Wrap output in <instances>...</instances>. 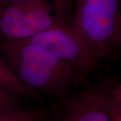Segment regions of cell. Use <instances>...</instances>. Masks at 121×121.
<instances>
[{
    "instance_id": "cell-1",
    "label": "cell",
    "mask_w": 121,
    "mask_h": 121,
    "mask_svg": "<svg viewBox=\"0 0 121 121\" xmlns=\"http://www.w3.org/2000/svg\"><path fill=\"white\" fill-rule=\"evenodd\" d=\"M0 51L13 74L34 90L64 99L77 86L72 69L44 48L24 40L2 41Z\"/></svg>"
},
{
    "instance_id": "cell-2",
    "label": "cell",
    "mask_w": 121,
    "mask_h": 121,
    "mask_svg": "<svg viewBox=\"0 0 121 121\" xmlns=\"http://www.w3.org/2000/svg\"><path fill=\"white\" fill-rule=\"evenodd\" d=\"M71 25L98 59L113 56L121 45V0H71Z\"/></svg>"
},
{
    "instance_id": "cell-3",
    "label": "cell",
    "mask_w": 121,
    "mask_h": 121,
    "mask_svg": "<svg viewBox=\"0 0 121 121\" xmlns=\"http://www.w3.org/2000/svg\"><path fill=\"white\" fill-rule=\"evenodd\" d=\"M68 9L43 0L4 3L0 7V38L2 41L30 39L57 24L66 22Z\"/></svg>"
},
{
    "instance_id": "cell-4",
    "label": "cell",
    "mask_w": 121,
    "mask_h": 121,
    "mask_svg": "<svg viewBox=\"0 0 121 121\" xmlns=\"http://www.w3.org/2000/svg\"><path fill=\"white\" fill-rule=\"evenodd\" d=\"M24 40L47 49L66 63L73 71L77 86H89V77L98 60L71 24H57Z\"/></svg>"
},
{
    "instance_id": "cell-5",
    "label": "cell",
    "mask_w": 121,
    "mask_h": 121,
    "mask_svg": "<svg viewBox=\"0 0 121 121\" xmlns=\"http://www.w3.org/2000/svg\"><path fill=\"white\" fill-rule=\"evenodd\" d=\"M62 121H114L121 115V87L110 81L68 94Z\"/></svg>"
},
{
    "instance_id": "cell-6",
    "label": "cell",
    "mask_w": 121,
    "mask_h": 121,
    "mask_svg": "<svg viewBox=\"0 0 121 121\" xmlns=\"http://www.w3.org/2000/svg\"><path fill=\"white\" fill-rule=\"evenodd\" d=\"M0 87L11 91L21 96L37 100L40 99V95L38 91L31 89L21 82L1 58H0Z\"/></svg>"
},
{
    "instance_id": "cell-7",
    "label": "cell",
    "mask_w": 121,
    "mask_h": 121,
    "mask_svg": "<svg viewBox=\"0 0 121 121\" xmlns=\"http://www.w3.org/2000/svg\"><path fill=\"white\" fill-rule=\"evenodd\" d=\"M0 121H47V114L38 108H19L1 112Z\"/></svg>"
},
{
    "instance_id": "cell-8",
    "label": "cell",
    "mask_w": 121,
    "mask_h": 121,
    "mask_svg": "<svg viewBox=\"0 0 121 121\" xmlns=\"http://www.w3.org/2000/svg\"><path fill=\"white\" fill-rule=\"evenodd\" d=\"M20 95L0 87V112L19 109Z\"/></svg>"
},
{
    "instance_id": "cell-9",
    "label": "cell",
    "mask_w": 121,
    "mask_h": 121,
    "mask_svg": "<svg viewBox=\"0 0 121 121\" xmlns=\"http://www.w3.org/2000/svg\"><path fill=\"white\" fill-rule=\"evenodd\" d=\"M39 1V0H0L2 3H10V2H27V1ZM53 2L57 4L61 5L63 6H65L67 8H69L72 5L71 0H43Z\"/></svg>"
},
{
    "instance_id": "cell-10",
    "label": "cell",
    "mask_w": 121,
    "mask_h": 121,
    "mask_svg": "<svg viewBox=\"0 0 121 121\" xmlns=\"http://www.w3.org/2000/svg\"><path fill=\"white\" fill-rule=\"evenodd\" d=\"M3 4H4V3H2L1 1H0V7H1V5Z\"/></svg>"
}]
</instances>
